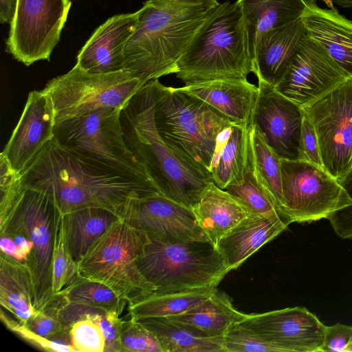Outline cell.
I'll return each instance as SVG.
<instances>
[{"mask_svg":"<svg viewBox=\"0 0 352 352\" xmlns=\"http://www.w3.org/2000/svg\"><path fill=\"white\" fill-rule=\"evenodd\" d=\"M248 158V126L233 124L217 138L210 170L212 182L223 190L241 183Z\"/></svg>","mask_w":352,"mask_h":352,"instance_id":"25","label":"cell"},{"mask_svg":"<svg viewBox=\"0 0 352 352\" xmlns=\"http://www.w3.org/2000/svg\"><path fill=\"white\" fill-rule=\"evenodd\" d=\"M121 344L122 352H163L154 333L132 317L122 322Z\"/></svg>","mask_w":352,"mask_h":352,"instance_id":"39","label":"cell"},{"mask_svg":"<svg viewBox=\"0 0 352 352\" xmlns=\"http://www.w3.org/2000/svg\"><path fill=\"white\" fill-rule=\"evenodd\" d=\"M283 208L281 219L311 223L327 219L352 204L338 180L323 168L307 161L280 159Z\"/></svg>","mask_w":352,"mask_h":352,"instance_id":"11","label":"cell"},{"mask_svg":"<svg viewBox=\"0 0 352 352\" xmlns=\"http://www.w3.org/2000/svg\"><path fill=\"white\" fill-rule=\"evenodd\" d=\"M67 248L78 263L91 245L120 218L100 208H87L63 214Z\"/></svg>","mask_w":352,"mask_h":352,"instance_id":"30","label":"cell"},{"mask_svg":"<svg viewBox=\"0 0 352 352\" xmlns=\"http://www.w3.org/2000/svg\"><path fill=\"white\" fill-rule=\"evenodd\" d=\"M215 290L214 286L177 290L155 289L128 302L129 314L136 320L179 315L209 297Z\"/></svg>","mask_w":352,"mask_h":352,"instance_id":"29","label":"cell"},{"mask_svg":"<svg viewBox=\"0 0 352 352\" xmlns=\"http://www.w3.org/2000/svg\"><path fill=\"white\" fill-rule=\"evenodd\" d=\"M0 318L8 330L38 349L45 351L76 352L71 345L56 342L37 334L14 317L10 318L6 315L3 308L1 309Z\"/></svg>","mask_w":352,"mask_h":352,"instance_id":"41","label":"cell"},{"mask_svg":"<svg viewBox=\"0 0 352 352\" xmlns=\"http://www.w3.org/2000/svg\"><path fill=\"white\" fill-rule=\"evenodd\" d=\"M352 342V325L337 323L327 326L321 352H345Z\"/></svg>","mask_w":352,"mask_h":352,"instance_id":"44","label":"cell"},{"mask_svg":"<svg viewBox=\"0 0 352 352\" xmlns=\"http://www.w3.org/2000/svg\"><path fill=\"white\" fill-rule=\"evenodd\" d=\"M303 109L316 131L323 168L340 179L352 168V78Z\"/></svg>","mask_w":352,"mask_h":352,"instance_id":"12","label":"cell"},{"mask_svg":"<svg viewBox=\"0 0 352 352\" xmlns=\"http://www.w3.org/2000/svg\"><path fill=\"white\" fill-rule=\"evenodd\" d=\"M238 323L279 352H321L327 327L303 307L247 314Z\"/></svg>","mask_w":352,"mask_h":352,"instance_id":"16","label":"cell"},{"mask_svg":"<svg viewBox=\"0 0 352 352\" xmlns=\"http://www.w3.org/2000/svg\"><path fill=\"white\" fill-rule=\"evenodd\" d=\"M217 110L234 124L252 123L258 87L247 78H226L195 81L180 87Z\"/></svg>","mask_w":352,"mask_h":352,"instance_id":"21","label":"cell"},{"mask_svg":"<svg viewBox=\"0 0 352 352\" xmlns=\"http://www.w3.org/2000/svg\"><path fill=\"white\" fill-rule=\"evenodd\" d=\"M254 73L242 12L236 2L219 3L199 27L178 60L174 74L184 83Z\"/></svg>","mask_w":352,"mask_h":352,"instance_id":"4","label":"cell"},{"mask_svg":"<svg viewBox=\"0 0 352 352\" xmlns=\"http://www.w3.org/2000/svg\"><path fill=\"white\" fill-rule=\"evenodd\" d=\"M120 219L164 243L208 239L191 208L159 192L132 199Z\"/></svg>","mask_w":352,"mask_h":352,"instance_id":"15","label":"cell"},{"mask_svg":"<svg viewBox=\"0 0 352 352\" xmlns=\"http://www.w3.org/2000/svg\"><path fill=\"white\" fill-rule=\"evenodd\" d=\"M139 10L109 18L82 47L76 65L91 74H107L126 69L125 45L135 32Z\"/></svg>","mask_w":352,"mask_h":352,"instance_id":"19","label":"cell"},{"mask_svg":"<svg viewBox=\"0 0 352 352\" xmlns=\"http://www.w3.org/2000/svg\"><path fill=\"white\" fill-rule=\"evenodd\" d=\"M302 15L307 35L322 45L339 67L352 78V21L336 8H322L316 0H305Z\"/></svg>","mask_w":352,"mask_h":352,"instance_id":"22","label":"cell"},{"mask_svg":"<svg viewBox=\"0 0 352 352\" xmlns=\"http://www.w3.org/2000/svg\"><path fill=\"white\" fill-rule=\"evenodd\" d=\"M217 0H148L124 51L126 69L146 83L174 74L192 37Z\"/></svg>","mask_w":352,"mask_h":352,"instance_id":"2","label":"cell"},{"mask_svg":"<svg viewBox=\"0 0 352 352\" xmlns=\"http://www.w3.org/2000/svg\"><path fill=\"white\" fill-rule=\"evenodd\" d=\"M338 182L352 199V168ZM327 219L338 236L352 239V204L333 212Z\"/></svg>","mask_w":352,"mask_h":352,"instance_id":"42","label":"cell"},{"mask_svg":"<svg viewBox=\"0 0 352 352\" xmlns=\"http://www.w3.org/2000/svg\"><path fill=\"white\" fill-rule=\"evenodd\" d=\"M258 95L251 124L257 126L268 146L280 159L303 160V108L263 81L258 80Z\"/></svg>","mask_w":352,"mask_h":352,"instance_id":"17","label":"cell"},{"mask_svg":"<svg viewBox=\"0 0 352 352\" xmlns=\"http://www.w3.org/2000/svg\"><path fill=\"white\" fill-rule=\"evenodd\" d=\"M121 110L102 108L57 122L54 139L88 162L155 187L126 144L120 123Z\"/></svg>","mask_w":352,"mask_h":352,"instance_id":"6","label":"cell"},{"mask_svg":"<svg viewBox=\"0 0 352 352\" xmlns=\"http://www.w3.org/2000/svg\"><path fill=\"white\" fill-rule=\"evenodd\" d=\"M78 276V263L67 248L63 216L60 212L56 225L52 260V291L55 296L69 285Z\"/></svg>","mask_w":352,"mask_h":352,"instance_id":"35","label":"cell"},{"mask_svg":"<svg viewBox=\"0 0 352 352\" xmlns=\"http://www.w3.org/2000/svg\"><path fill=\"white\" fill-rule=\"evenodd\" d=\"M148 235L119 219L78 263V275L100 283L128 302L155 290L141 274L137 259Z\"/></svg>","mask_w":352,"mask_h":352,"instance_id":"8","label":"cell"},{"mask_svg":"<svg viewBox=\"0 0 352 352\" xmlns=\"http://www.w3.org/2000/svg\"><path fill=\"white\" fill-rule=\"evenodd\" d=\"M154 81V120L160 137L181 158L211 177L217 138L234 124L180 87Z\"/></svg>","mask_w":352,"mask_h":352,"instance_id":"5","label":"cell"},{"mask_svg":"<svg viewBox=\"0 0 352 352\" xmlns=\"http://www.w3.org/2000/svg\"><path fill=\"white\" fill-rule=\"evenodd\" d=\"M55 110L50 96L29 93L21 118L2 153L12 168L22 173L54 137Z\"/></svg>","mask_w":352,"mask_h":352,"instance_id":"18","label":"cell"},{"mask_svg":"<svg viewBox=\"0 0 352 352\" xmlns=\"http://www.w3.org/2000/svg\"><path fill=\"white\" fill-rule=\"evenodd\" d=\"M349 78L327 50L307 35L288 72L275 89L304 108Z\"/></svg>","mask_w":352,"mask_h":352,"instance_id":"14","label":"cell"},{"mask_svg":"<svg viewBox=\"0 0 352 352\" xmlns=\"http://www.w3.org/2000/svg\"><path fill=\"white\" fill-rule=\"evenodd\" d=\"M301 149L303 160L323 168L316 131L305 113L301 131Z\"/></svg>","mask_w":352,"mask_h":352,"instance_id":"45","label":"cell"},{"mask_svg":"<svg viewBox=\"0 0 352 352\" xmlns=\"http://www.w3.org/2000/svg\"><path fill=\"white\" fill-rule=\"evenodd\" d=\"M0 304L25 324L37 310L32 276L28 266L3 252L0 254Z\"/></svg>","mask_w":352,"mask_h":352,"instance_id":"26","label":"cell"},{"mask_svg":"<svg viewBox=\"0 0 352 352\" xmlns=\"http://www.w3.org/2000/svg\"><path fill=\"white\" fill-rule=\"evenodd\" d=\"M321 1H323L329 8L332 9L334 8L333 0H321Z\"/></svg>","mask_w":352,"mask_h":352,"instance_id":"50","label":"cell"},{"mask_svg":"<svg viewBox=\"0 0 352 352\" xmlns=\"http://www.w3.org/2000/svg\"><path fill=\"white\" fill-rule=\"evenodd\" d=\"M0 234H6L10 236L15 242L19 250L28 257L31 254L33 248L34 243L31 240L28 239L26 236L20 234H14V233H0Z\"/></svg>","mask_w":352,"mask_h":352,"instance_id":"48","label":"cell"},{"mask_svg":"<svg viewBox=\"0 0 352 352\" xmlns=\"http://www.w3.org/2000/svg\"><path fill=\"white\" fill-rule=\"evenodd\" d=\"M246 315L234 309L226 293L217 289L189 310L167 318L201 336L214 337L225 335L232 325L240 322Z\"/></svg>","mask_w":352,"mask_h":352,"instance_id":"27","label":"cell"},{"mask_svg":"<svg viewBox=\"0 0 352 352\" xmlns=\"http://www.w3.org/2000/svg\"><path fill=\"white\" fill-rule=\"evenodd\" d=\"M136 263L157 290L217 287L230 272L209 239L164 243L149 239Z\"/></svg>","mask_w":352,"mask_h":352,"instance_id":"7","label":"cell"},{"mask_svg":"<svg viewBox=\"0 0 352 352\" xmlns=\"http://www.w3.org/2000/svg\"><path fill=\"white\" fill-rule=\"evenodd\" d=\"M333 2L342 8L352 10V0H333Z\"/></svg>","mask_w":352,"mask_h":352,"instance_id":"49","label":"cell"},{"mask_svg":"<svg viewBox=\"0 0 352 352\" xmlns=\"http://www.w3.org/2000/svg\"><path fill=\"white\" fill-rule=\"evenodd\" d=\"M246 25L250 50L265 32L302 16L305 0H236Z\"/></svg>","mask_w":352,"mask_h":352,"instance_id":"28","label":"cell"},{"mask_svg":"<svg viewBox=\"0 0 352 352\" xmlns=\"http://www.w3.org/2000/svg\"><path fill=\"white\" fill-rule=\"evenodd\" d=\"M60 212L50 196L25 188L19 203L8 218L0 223V233L20 234L34 243L25 264L32 276L37 311L45 307L54 298L52 291V260Z\"/></svg>","mask_w":352,"mask_h":352,"instance_id":"10","label":"cell"},{"mask_svg":"<svg viewBox=\"0 0 352 352\" xmlns=\"http://www.w3.org/2000/svg\"><path fill=\"white\" fill-rule=\"evenodd\" d=\"M345 352H352V342L348 346Z\"/></svg>","mask_w":352,"mask_h":352,"instance_id":"51","label":"cell"},{"mask_svg":"<svg viewBox=\"0 0 352 352\" xmlns=\"http://www.w3.org/2000/svg\"><path fill=\"white\" fill-rule=\"evenodd\" d=\"M249 162L257 180L272 198L281 218L283 208L280 158L254 124L248 126Z\"/></svg>","mask_w":352,"mask_h":352,"instance_id":"32","label":"cell"},{"mask_svg":"<svg viewBox=\"0 0 352 352\" xmlns=\"http://www.w3.org/2000/svg\"><path fill=\"white\" fill-rule=\"evenodd\" d=\"M60 293L67 303L85 305L104 312L118 310L122 313L127 302L107 286L78 275Z\"/></svg>","mask_w":352,"mask_h":352,"instance_id":"33","label":"cell"},{"mask_svg":"<svg viewBox=\"0 0 352 352\" xmlns=\"http://www.w3.org/2000/svg\"><path fill=\"white\" fill-rule=\"evenodd\" d=\"M121 312L110 310L98 314V318L104 338V352H122L121 344L122 322Z\"/></svg>","mask_w":352,"mask_h":352,"instance_id":"43","label":"cell"},{"mask_svg":"<svg viewBox=\"0 0 352 352\" xmlns=\"http://www.w3.org/2000/svg\"><path fill=\"white\" fill-rule=\"evenodd\" d=\"M21 178L25 188L50 196L63 214L100 208L120 219L132 199L159 192L155 187L85 161L54 138L21 173Z\"/></svg>","mask_w":352,"mask_h":352,"instance_id":"1","label":"cell"},{"mask_svg":"<svg viewBox=\"0 0 352 352\" xmlns=\"http://www.w3.org/2000/svg\"><path fill=\"white\" fill-rule=\"evenodd\" d=\"M71 5L70 0H18L10 24L7 52L26 66L49 60Z\"/></svg>","mask_w":352,"mask_h":352,"instance_id":"13","label":"cell"},{"mask_svg":"<svg viewBox=\"0 0 352 352\" xmlns=\"http://www.w3.org/2000/svg\"><path fill=\"white\" fill-rule=\"evenodd\" d=\"M192 210L200 228L216 246L226 234L250 214L234 197L212 181Z\"/></svg>","mask_w":352,"mask_h":352,"instance_id":"24","label":"cell"},{"mask_svg":"<svg viewBox=\"0 0 352 352\" xmlns=\"http://www.w3.org/2000/svg\"><path fill=\"white\" fill-rule=\"evenodd\" d=\"M145 84L129 69L91 74L75 65L50 80L43 91L53 101L56 123L102 108L122 109Z\"/></svg>","mask_w":352,"mask_h":352,"instance_id":"9","label":"cell"},{"mask_svg":"<svg viewBox=\"0 0 352 352\" xmlns=\"http://www.w3.org/2000/svg\"><path fill=\"white\" fill-rule=\"evenodd\" d=\"M155 96L153 80L121 110L124 138L157 190L192 208L212 180L174 153L162 139L154 120Z\"/></svg>","mask_w":352,"mask_h":352,"instance_id":"3","label":"cell"},{"mask_svg":"<svg viewBox=\"0 0 352 352\" xmlns=\"http://www.w3.org/2000/svg\"><path fill=\"white\" fill-rule=\"evenodd\" d=\"M0 236L1 252L17 261L25 263L27 260V257L19 250L14 240L6 234H0Z\"/></svg>","mask_w":352,"mask_h":352,"instance_id":"46","label":"cell"},{"mask_svg":"<svg viewBox=\"0 0 352 352\" xmlns=\"http://www.w3.org/2000/svg\"><path fill=\"white\" fill-rule=\"evenodd\" d=\"M225 352H279L264 340L239 323L232 325L224 335Z\"/></svg>","mask_w":352,"mask_h":352,"instance_id":"40","label":"cell"},{"mask_svg":"<svg viewBox=\"0 0 352 352\" xmlns=\"http://www.w3.org/2000/svg\"><path fill=\"white\" fill-rule=\"evenodd\" d=\"M138 320L154 333L163 352H225L224 335L205 337L167 317Z\"/></svg>","mask_w":352,"mask_h":352,"instance_id":"31","label":"cell"},{"mask_svg":"<svg viewBox=\"0 0 352 352\" xmlns=\"http://www.w3.org/2000/svg\"><path fill=\"white\" fill-rule=\"evenodd\" d=\"M18 0H0V21L2 23L10 24L12 21Z\"/></svg>","mask_w":352,"mask_h":352,"instance_id":"47","label":"cell"},{"mask_svg":"<svg viewBox=\"0 0 352 352\" xmlns=\"http://www.w3.org/2000/svg\"><path fill=\"white\" fill-rule=\"evenodd\" d=\"M307 36L302 16L263 34L252 50L254 74L258 80L276 87Z\"/></svg>","mask_w":352,"mask_h":352,"instance_id":"20","label":"cell"},{"mask_svg":"<svg viewBox=\"0 0 352 352\" xmlns=\"http://www.w3.org/2000/svg\"><path fill=\"white\" fill-rule=\"evenodd\" d=\"M25 324L50 340L71 345L70 327L63 320L61 299L58 294L45 307L37 311Z\"/></svg>","mask_w":352,"mask_h":352,"instance_id":"36","label":"cell"},{"mask_svg":"<svg viewBox=\"0 0 352 352\" xmlns=\"http://www.w3.org/2000/svg\"><path fill=\"white\" fill-rule=\"evenodd\" d=\"M224 190L234 197L250 214H278L272 198L256 178L249 158L243 181L240 184L230 185Z\"/></svg>","mask_w":352,"mask_h":352,"instance_id":"34","label":"cell"},{"mask_svg":"<svg viewBox=\"0 0 352 352\" xmlns=\"http://www.w3.org/2000/svg\"><path fill=\"white\" fill-rule=\"evenodd\" d=\"M25 188L21 174L15 171L6 155H0V223L3 222L23 197Z\"/></svg>","mask_w":352,"mask_h":352,"instance_id":"38","label":"cell"},{"mask_svg":"<svg viewBox=\"0 0 352 352\" xmlns=\"http://www.w3.org/2000/svg\"><path fill=\"white\" fill-rule=\"evenodd\" d=\"M277 214H249L219 241L217 248L229 270L240 266L248 257L287 229Z\"/></svg>","mask_w":352,"mask_h":352,"instance_id":"23","label":"cell"},{"mask_svg":"<svg viewBox=\"0 0 352 352\" xmlns=\"http://www.w3.org/2000/svg\"><path fill=\"white\" fill-rule=\"evenodd\" d=\"M97 314L87 315L70 325L71 345L76 352H104V338Z\"/></svg>","mask_w":352,"mask_h":352,"instance_id":"37","label":"cell"}]
</instances>
